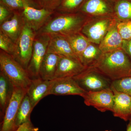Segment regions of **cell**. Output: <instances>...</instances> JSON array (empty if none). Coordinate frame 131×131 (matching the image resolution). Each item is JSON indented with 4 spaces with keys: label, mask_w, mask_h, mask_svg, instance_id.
I'll list each match as a JSON object with an SVG mask.
<instances>
[{
    "label": "cell",
    "mask_w": 131,
    "mask_h": 131,
    "mask_svg": "<svg viewBox=\"0 0 131 131\" xmlns=\"http://www.w3.org/2000/svg\"><path fill=\"white\" fill-rule=\"evenodd\" d=\"M84 15L95 17L113 16V8L107 0H86L79 11Z\"/></svg>",
    "instance_id": "cell-13"
},
{
    "label": "cell",
    "mask_w": 131,
    "mask_h": 131,
    "mask_svg": "<svg viewBox=\"0 0 131 131\" xmlns=\"http://www.w3.org/2000/svg\"><path fill=\"white\" fill-rule=\"evenodd\" d=\"M16 44L9 37L0 31V48L6 53L13 56Z\"/></svg>",
    "instance_id": "cell-28"
},
{
    "label": "cell",
    "mask_w": 131,
    "mask_h": 131,
    "mask_svg": "<svg viewBox=\"0 0 131 131\" xmlns=\"http://www.w3.org/2000/svg\"><path fill=\"white\" fill-rule=\"evenodd\" d=\"M33 109L29 98L26 94L21 101L16 115V128L25 122L31 121L30 115Z\"/></svg>",
    "instance_id": "cell-23"
},
{
    "label": "cell",
    "mask_w": 131,
    "mask_h": 131,
    "mask_svg": "<svg viewBox=\"0 0 131 131\" xmlns=\"http://www.w3.org/2000/svg\"><path fill=\"white\" fill-rule=\"evenodd\" d=\"M25 25L21 13L14 12L10 19L0 25V31L15 43Z\"/></svg>",
    "instance_id": "cell-16"
},
{
    "label": "cell",
    "mask_w": 131,
    "mask_h": 131,
    "mask_svg": "<svg viewBox=\"0 0 131 131\" xmlns=\"http://www.w3.org/2000/svg\"><path fill=\"white\" fill-rule=\"evenodd\" d=\"M126 131H131V119L129 120V124L127 126Z\"/></svg>",
    "instance_id": "cell-34"
},
{
    "label": "cell",
    "mask_w": 131,
    "mask_h": 131,
    "mask_svg": "<svg viewBox=\"0 0 131 131\" xmlns=\"http://www.w3.org/2000/svg\"><path fill=\"white\" fill-rule=\"evenodd\" d=\"M63 36L69 42L75 55L79 60L82 53L90 42L81 32Z\"/></svg>",
    "instance_id": "cell-22"
},
{
    "label": "cell",
    "mask_w": 131,
    "mask_h": 131,
    "mask_svg": "<svg viewBox=\"0 0 131 131\" xmlns=\"http://www.w3.org/2000/svg\"><path fill=\"white\" fill-rule=\"evenodd\" d=\"M86 0H62L56 12L61 13H73L79 12Z\"/></svg>",
    "instance_id": "cell-26"
},
{
    "label": "cell",
    "mask_w": 131,
    "mask_h": 131,
    "mask_svg": "<svg viewBox=\"0 0 131 131\" xmlns=\"http://www.w3.org/2000/svg\"><path fill=\"white\" fill-rule=\"evenodd\" d=\"M51 82V81L43 80L40 77L31 79L26 94L33 109L42 99L49 95Z\"/></svg>",
    "instance_id": "cell-15"
},
{
    "label": "cell",
    "mask_w": 131,
    "mask_h": 131,
    "mask_svg": "<svg viewBox=\"0 0 131 131\" xmlns=\"http://www.w3.org/2000/svg\"><path fill=\"white\" fill-rule=\"evenodd\" d=\"M82 97L86 106L93 107L102 112H112L114 93L111 87L100 91H86Z\"/></svg>",
    "instance_id": "cell-9"
},
{
    "label": "cell",
    "mask_w": 131,
    "mask_h": 131,
    "mask_svg": "<svg viewBox=\"0 0 131 131\" xmlns=\"http://www.w3.org/2000/svg\"><path fill=\"white\" fill-rule=\"evenodd\" d=\"M117 21L116 19L98 45L103 53L122 49L124 40L117 28Z\"/></svg>",
    "instance_id": "cell-17"
},
{
    "label": "cell",
    "mask_w": 131,
    "mask_h": 131,
    "mask_svg": "<svg viewBox=\"0 0 131 131\" xmlns=\"http://www.w3.org/2000/svg\"><path fill=\"white\" fill-rule=\"evenodd\" d=\"M54 14L44 26L36 32L37 34L67 35L81 32L88 19L86 15L79 12L73 13L57 12L54 16Z\"/></svg>",
    "instance_id": "cell-2"
},
{
    "label": "cell",
    "mask_w": 131,
    "mask_h": 131,
    "mask_svg": "<svg viewBox=\"0 0 131 131\" xmlns=\"http://www.w3.org/2000/svg\"><path fill=\"white\" fill-rule=\"evenodd\" d=\"M115 18L119 21L131 20V0H119L113 8Z\"/></svg>",
    "instance_id": "cell-24"
},
{
    "label": "cell",
    "mask_w": 131,
    "mask_h": 131,
    "mask_svg": "<svg viewBox=\"0 0 131 131\" xmlns=\"http://www.w3.org/2000/svg\"><path fill=\"white\" fill-rule=\"evenodd\" d=\"M50 35V39L47 52L54 53L78 60L69 42L64 36L58 34Z\"/></svg>",
    "instance_id": "cell-18"
},
{
    "label": "cell",
    "mask_w": 131,
    "mask_h": 131,
    "mask_svg": "<svg viewBox=\"0 0 131 131\" xmlns=\"http://www.w3.org/2000/svg\"><path fill=\"white\" fill-rule=\"evenodd\" d=\"M111 86L117 91L131 97V76L112 81Z\"/></svg>",
    "instance_id": "cell-27"
},
{
    "label": "cell",
    "mask_w": 131,
    "mask_h": 131,
    "mask_svg": "<svg viewBox=\"0 0 131 131\" xmlns=\"http://www.w3.org/2000/svg\"><path fill=\"white\" fill-rule=\"evenodd\" d=\"M102 53L99 46L90 42L82 53L79 60L86 68L92 67L100 58Z\"/></svg>",
    "instance_id": "cell-21"
},
{
    "label": "cell",
    "mask_w": 131,
    "mask_h": 131,
    "mask_svg": "<svg viewBox=\"0 0 131 131\" xmlns=\"http://www.w3.org/2000/svg\"><path fill=\"white\" fill-rule=\"evenodd\" d=\"M114 93V105L112 112L114 116L125 121L131 119V97L126 94L119 92L111 86Z\"/></svg>",
    "instance_id": "cell-14"
},
{
    "label": "cell",
    "mask_w": 131,
    "mask_h": 131,
    "mask_svg": "<svg viewBox=\"0 0 131 131\" xmlns=\"http://www.w3.org/2000/svg\"><path fill=\"white\" fill-rule=\"evenodd\" d=\"M116 19L113 16L95 17L91 20L88 19L81 32L90 42L99 45Z\"/></svg>",
    "instance_id": "cell-5"
},
{
    "label": "cell",
    "mask_w": 131,
    "mask_h": 131,
    "mask_svg": "<svg viewBox=\"0 0 131 131\" xmlns=\"http://www.w3.org/2000/svg\"></svg>",
    "instance_id": "cell-36"
},
{
    "label": "cell",
    "mask_w": 131,
    "mask_h": 131,
    "mask_svg": "<svg viewBox=\"0 0 131 131\" xmlns=\"http://www.w3.org/2000/svg\"><path fill=\"white\" fill-rule=\"evenodd\" d=\"M14 86L10 80L0 71V118L2 121L8 106L11 101Z\"/></svg>",
    "instance_id": "cell-19"
},
{
    "label": "cell",
    "mask_w": 131,
    "mask_h": 131,
    "mask_svg": "<svg viewBox=\"0 0 131 131\" xmlns=\"http://www.w3.org/2000/svg\"><path fill=\"white\" fill-rule=\"evenodd\" d=\"M104 131H111V130H106Z\"/></svg>",
    "instance_id": "cell-35"
},
{
    "label": "cell",
    "mask_w": 131,
    "mask_h": 131,
    "mask_svg": "<svg viewBox=\"0 0 131 131\" xmlns=\"http://www.w3.org/2000/svg\"><path fill=\"white\" fill-rule=\"evenodd\" d=\"M86 92L79 86L73 77H65L51 80L49 94L77 95L82 97Z\"/></svg>",
    "instance_id": "cell-11"
},
{
    "label": "cell",
    "mask_w": 131,
    "mask_h": 131,
    "mask_svg": "<svg viewBox=\"0 0 131 131\" xmlns=\"http://www.w3.org/2000/svg\"><path fill=\"white\" fill-rule=\"evenodd\" d=\"M77 84L87 92L100 91L111 87L112 81L94 67H88L73 77Z\"/></svg>",
    "instance_id": "cell-4"
},
{
    "label": "cell",
    "mask_w": 131,
    "mask_h": 131,
    "mask_svg": "<svg viewBox=\"0 0 131 131\" xmlns=\"http://www.w3.org/2000/svg\"><path fill=\"white\" fill-rule=\"evenodd\" d=\"M56 11L27 6L21 13L26 26L36 32L44 26Z\"/></svg>",
    "instance_id": "cell-10"
},
{
    "label": "cell",
    "mask_w": 131,
    "mask_h": 131,
    "mask_svg": "<svg viewBox=\"0 0 131 131\" xmlns=\"http://www.w3.org/2000/svg\"><path fill=\"white\" fill-rule=\"evenodd\" d=\"M86 68L78 59L60 56L54 79L74 77Z\"/></svg>",
    "instance_id": "cell-12"
},
{
    "label": "cell",
    "mask_w": 131,
    "mask_h": 131,
    "mask_svg": "<svg viewBox=\"0 0 131 131\" xmlns=\"http://www.w3.org/2000/svg\"><path fill=\"white\" fill-rule=\"evenodd\" d=\"M41 8L56 11L61 4L62 0H34Z\"/></svg>",
    "instance_id": "cell-30"
},
{
    "label": "cell",
    "mask_w": 131,
    "mask_h": 131,
    "mask_svg": "<svg viewBox=\"0 0 131 131\" xmlns=\"http://www.w3.org/2000/svg\"><path fill=\"white\" fill-rule=\"evenodd\" d=\"M50 39L48 34H36L31 57L26 69L31 79L39 78L40 66L47 53Z\"/></svg>",
    "instance_id": "cell-7"
},
{
    "label": "cell",
    "mask_w": 131,
    "mask_h": 131,
    "mask_svg": "<svg viewBox=\"0 0 131 131\" xmlns=\"http://www.w3.org/2000/svg\"><path fill=\"white\" fill-rule=\"evenodd\" d=\"M27 89L14 87L11 101L5 112V116L1 122V131H15L17 129L15 121L20 103L27 93Z\"/></svg>",
    "instance_id": "cell-8"
},
{
    "label": "cell",
    "mask_w": 131,
    "mask_h": 131,
    "mask_svg": "<svg viewBox=\"0 0 131 131\" xmlns=\"http://www.w3.org/2000/svg\"><path fill=\"white\" fill-rule=\"evenodd\" d=\"M92 67L112 81L131 76V60L122 49L102 53Z\"/></svg>",
    "instance_id": "cell-1"
},
{
    "label": "cell",
    "mask_w": 131,
    "mask_h": 131,
    "mask_svg": "<svg viewBox=\"0 0 131 131\" xmlns=\"http://www.w3.org/2000/svg\"><path fill=\"white\" fill-rule=\"evenodd\" d=\"M117 27L123 40L131 39V20L124 21L118 20Z\"/></svg>",
    "instance_id": "cell-29"
},
{
    "label": "cell",
    "mask_w": 131,
    "mask_h": 131,
    "mask_svg": "<svg viewBox=\"0 0 131 131\" xmlns=\"http://www.w3.org/2000/svg\"><path fill=\"white\" fill-rule=\"evenodd\" d=\"M39 130L38 127L34 126L31 121L21 124L15 131H38Z\"/></svg>",
    "instance_id": "cell-32"
},
{
    "label": "cell",
    "mask_w": 131,
    "mask_h": 131,
    "mask_svg": "<svg viewBox=\"0 0 131 131\" xmlns=\"http://www.w3.org/2000/svg\"><path fill=\"white\" fill-rule=\"evenodd\" d=\"M0 3L6 5L14 12L21 13L27 6L41 8L34 0H0Z\"/></svg>",
    "instance_id": "cell-25"
},
{
    "label": "cell",
    "mask_w": 131,
    "mask_h": 131,
    "mask_svg": "<svg viewBox=\"0 0 131 131\" xmlns=\"http://www.w3.org/2000/svg\"><path fill=\"white\" fill-rule=\"evenodd\" d=\"M122 49L131 60V39L128 40H123Z\"/></svg>",
    "instance_id": "cell-33"
},
{
    "label": "cell",
    "mask_w": 131,
    "mask_h": 131,
    "mask_svg": "<svg viewBox=\"0 0 131 131\" xmlns=\"http://www.w3.org/2000/svg\"><path fill=\"white\" fill-rule=\"evenodd\" d=\"M36 32L25 25L16 41L14 58L26 70L32 54Z\"/></svg>",
    "instance_id": "cell-6"
},
{
    "label": "cell",
    "mask_w": 131,
    "mask_h": 131,
    "mask_svg": "<svg viewBox=\"0 0 131 131\" xmlns=\"http://www.w3.org/2000/svg\"><path fill=\"white\" fill-rule=\"evenodd\" d=\"M14 13V12L9 8L0 3V25L10 19Z\"/></svg>",
    "instance_id": "cell-31"
},
{
    "label": "cell",
    "mask_w": 131,
    "mask_h": 131,
    "mask_svg": "<svg viewBox=\"0 0 131 131\" xmlns=\"http://www.w3.org/2000/svg\"><path fill=\"white\" fill-rule=\"evenodd\" d=\"M0 69L14 87L27 89L31 80L27 71L13 57L1 50H0Z\"/></svg>",
    "instance_id": "cell-3"
},
{
    "label": "cell",
    "mask_w": 131,
    "mask_h": 131,
    "mask_svg": "<svg viewBox=\"0 0 131 131\" xmlns=\"http://www.w3.org/2000/svg\"><path fill=\"white\" fill-rule=\"evenodd\" d=\"M60 55L47 52L43 59L39 71V77L43 80H54Z\"/></svg>",
    "instance_id": "cell-20"
}]
</instances>
